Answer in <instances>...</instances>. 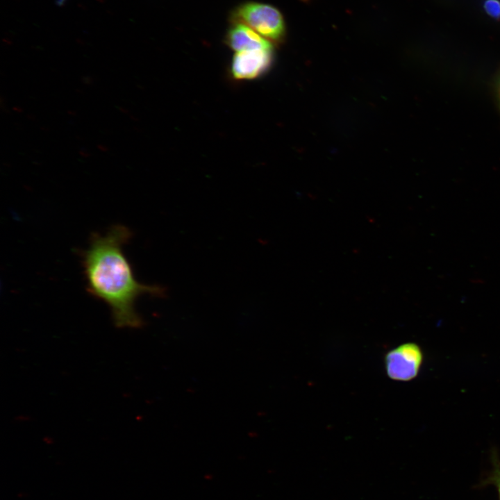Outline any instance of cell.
<instances>
[{
    "instance_id": "obj_1",
    "label": "cell",
    "mask_w": 500,
    "mask_h": 500,
    "mask_svg": "<svg viewBox=\"0 0 500 500\" xmlns=\"http://www.w3.org/2000/svg\"><path fill=\"white\" fill-rule=\"evenodd\" d=\"M132 237L131 230L113 225L104 234L93 233L90 244L81 253L86 289L109 307L112 320L119 328H138L143 324L135 309L139 297H163L166 288L138 281L123 247Z\"/></svg>"
},
{
    "instance_id": "obj_2",
    "label": "cell",
    "mask_w": 500,
    "mask_h": 500,
    "mask_svg": "<svg viewBox=\"0 0 500 500\" xmlns=\"http://www.w3.org/2000/svg\"><path fill=\"white\" fill-rule=\"evenodd\" d=\"M233 23L243 24L267 40L279 42L285 34L283 15L275 7L258 2H246L235 8Z\"/></svg>"
},
{
    "instance_id": "obj_3",
    "label": "cell",
    "mask_w": 500,
    "mask_h": 500,
    "mask_svg": "<svg viewBox=\"0 0 500 500\" xmlns=\"http://www.w3.org/2000/svg\"><path fill=\"white\" fill-rule=\"evenodd\" d=\"M422 361L423 353L419 346L413 342L404 343L385 355L386 373L394 381H408L417 376Z\"/></svg>"
},
{
    "instance_id": "obj_4",
    "label": "cell",
    "mask_w": 500,
    "mask_h": 500,
    "mask_svg": "<svg viewBox=\"0 0 500 500\" xmlns=\"http://www.w3.org/2000/svg\"><path fill=\"white\" fill-rule=\"evenodd\" d=\"M272 60V48L238 51L233 58L231 73L237 79L254 78L265 73Z\"/></svg>"
},
{
    "instance_id": "obj_5",
    "label": "cell",
    "mask_w": 500,
    "mask_h": 500,
    "mask_svg": "<svg viewBox=\"0 0 500 500\" xmlns=\"http://www.w3.org/2000/svg\"><path fill=\"white\" fill-rule=\"evenodd\" d=\"M225 41L230 48L237 51L272 48L269 40L241 23H233L226 35Z\"/></svg>"
},
{
    "instance_id": "obj_6",
    "label": "cell",
    "mask_w": 500,
    "mask_h": 500,
    "mask_svg": "<svg viewBox=\"0 0 500 500\" xmlns=\"http://www.w3.org/2000/svg\"><path fill=\"white\" fill-rule=\"evenodd\" d=\"M491 463L492 469L488 476L481 481L479 487L494 485L497 491L498 500H500V459L497 452L494 450H492L491 453Z\"/></svg>"
},
{
    "instance_id": "obj_7",
    "label": "cell",
    "mask_w": 500,
    "mask_h": 500,
    "mask_svg": "<svg viewBox=\"0 0 500 500\" xmlns=\"http://www.w3.org/2000/svg\"><path fill=\"white\" fill-rule=\"evenodd\" d=\"M483 8L487 14L493 18L500 19V1L486 0Z\"/></svg>"
},
{
    "instance_id": "obj_8",
    "label": "cell",
    "mask_w": 500,
    "mask_h": 500,
    "mask_svg": "<svg viewBox=\"0 0 500 500\" xmlns=\"http://www.w3.org/2000/svg\"><path fill=\"white\" fill-rule=\"evenodd\" d=\"M99 147V149H103V151H106V149H107L106 147H103L102 145H100Z\"/></svg>"
},
{
    "instance_id": "obj_9",
    "label": "cell",
    "mask_w": 500,
    "mask_h": 500,
    "mask_svg": "<svg viewBox=\"0 0 500 500\" xmlns=\"http://www.w3.org/2000/svg\"><path fill=\"white\" fill-rule=\"evenodd\" d=\"M499 100H500V83L499 86Z\"/></svg>"
}]
</instances>
